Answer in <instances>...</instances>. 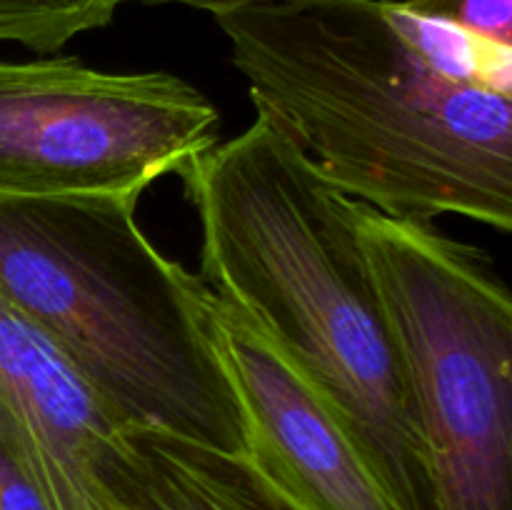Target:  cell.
I'll list each match as a JSON object with an SVG mask.
<instances>
[{"label":"cell","mask_w":512,"mask_h":510,"mask_svg":"<svg viewBox=\"0 0 512 510\" xmlns=\"http://www.w3.org/2000/svg\"><path fill=\"white\" fill-rule=\"evenodd\" d=\"M215 23L255 110L345 195L512 235V50L398 0H280Z\"/></svg>","instance_id":"6da1fadb"},{"label":"cell","mask_w":512,"mask_h":510,"mask_svg":"<svg viewBox=\"0 0 512 510\" xmlns=\"http://www.w3.org/2000/svg\"><path fill=\"white\" fill-rule=\"evenodd\" d=\"M180 180L198 213L208 288L318 385L400 510H435L408 365L360 240V200L265 110Z\"/></svg>","instance_id":"7a4b0ae2"},{"label":"cell","mask_w":512,"mask_h":510,"mask_svg":"<svg viewBox=\"0 0 512 510\" xmlns=\"http://www.w3.org/2000/svg\"><path fill=\"white\" fill-rule=\"evenodd\" d=\"M138 203L0 193V295L123 423L245 455L213 333L215 293L150 243Z\"/></svg>","instance_id":"3957f363"},{"label":"cell","mask_w":512,"mask_h":510,"mask_svg":"<svg viewBox=\"0 0 512 510\" xmlns=\"http://www.w3.org/2000/svg\"><path fill=\"white\" fill-rule=\"evenodd\" d=\"M393 318L435 510H512V288L488 253L360 203Z\"/></svg>","instance_id":"277c9868"},{"label":"cell","mask_w":512,"mask_h":510,"mask_svg":"<svg viewBox=\"0 0 512 510\" xmlns=\"http://www.w3.org/2000/svg\"><path fill=\"white\" fill-rule=\"evenodd\" d=\"M220 113L163 70L0 60V193L143 198L218 143Z\"/></svg>","instance_id":"5b68a950"},{"label":"cell","mask_w":512,"mask_h":510,"mask_svg":"<svg viewBox=\"0 0 512 510\" xmlns=\"http://www.w3.org/2000/svg\"><path fill=\"white\" fill-rule=\"evenodd\" d=\"M213 333L245 458L293 510H400L358 435L268 333L215 295Z\"/></svg>","instance_id":"8992f818"},{"label":"cell","mask_w":512,"mask_h":510,"mask_svg":"<svg viewBox=\"0 0 512 510\" xmlns=\"http://www.w3.org/2000/svg\"><path fill=\"white\" fill-rule=\"evenodd\" d=\"M0 403L53 510H118L108 480L130 425L3 295Z\"/></svg>","instance_id":"52a82bcc"},{"label":"cell","mask_w":512,"mask_h":510,"mask_svg":"<svg viewBox=\"0 0 512 510\" xmlns=\"http://www.w3.org/2000/svg\"><path fill=\"white\" fill-rule=\"evenodd\" d=\"M108 488L118 510H293L245 455L138 425Z\"/></svg>","instance_id":"ba28073f"},{"label":"cell","mask_w":512,"mask_h":510,"mask_svg":"<svg viewBox=\"0 0 512 510\" xmlns=\"http://www.w3.org/2000/svg\"><path fill=\"white\" fill-rule=\"evenodd\" d=\"M118 0H0V43L55 55L78 35L113 23Z\"/></svg>","instance_id":"9c48e42d"},{"label":"cell","mask_w":512,"mask_h":510,"mask_svg":"<svg viewBox=\"0 0 512 510\" xmlns=\"http://www.w3.org/2000/svg\"><path fill=\"white\" fill-rule=\"evenodd\" d=\"M423 18L512 50V0H398Z\"/></svg>","instance_id":"30bf717a"},{"label":"cell","mask_w":512,"mask_h":510,"mask_svg":"<svg viewBox=\"0 0 512 510\" xmlns=\"http://www.w3.org/2000/svg\"><path fill=\"white\" fill-rule=\"evenodd\" d=\"M0 510H53L3 403H0Z\"/></svg>","instance_id":"8fae6325"},{"label":"cell","mask_w":512,"mask_h":510,"mask_svg":"<svg viewBox=\"0 0 512 510\" xmlns=\"http://www.w3.org/2000/svg\"><path fill=\"white\" fill-rule=\"evenodd\" d=\"M120 5L125 3H148V5H185V8L205 10L213 18L223 13H233V10L250 8V5H263V3H280V0H118Z\"/></svg>","instance_id":"7c38bea8"}]
</instances>
